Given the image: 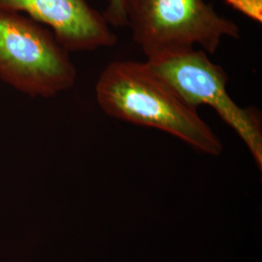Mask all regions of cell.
<instances>
[{
    "label": "cell",
    "instance_id": "4",
    "mask_svg": "<svg viewBox=\"0 0 262 262\" xmlns=\"http://www.w3.org/2000/svg\"><path fill=\"white\" fill-rule=\"evenodd\" d=\"M181 97L197 109L210 106L237 133L262 168L261 116L253 107H240L227 93L228 77L222 66L195 48L147 59Z\"/></svg>",
    "mask_w": 262,
    "mask_h": 262
},
{
    "label": "cell",
    "instance_id": "3",
    "mask_svg": "<svg viewBox=\"0 0 262 262\" xmlns=\"http://www.w3.org/2000/svg\"><path fill=\"white\" fill-rule=\"evenodd\" d=\"M127 28L147 59L199 46L215 54L239 26L205 0H128Z\"/></svg>",
    "mask_w": 262,
    "mask_h": 262
},
{
    "label": "cell",
    "instance_id": "2",
    "mask_svg": "<svg viewBox=\"0 0 262 262\" xmlns=\"http://www.w3.org/2000/svg\"><path fill=\"white\" fill-rule=\"evenodd\" d=\"M0 80L29 97L53 98L74 86L77 69L49 28L0 10Z\"/></svg>",
    "mask_w": 262,
    "mask_h": 262
},
{
    "label": "cell",
    "instance_id": "6",
    "mask_svg": "<svg viewBox=\"0 0 262 262\" xmlns=\"http://www.w3.org/2000/svg\"><path fill=\"white\" fill-rule=\"evenodd\" d=\"M106 8L103 16L111 28H125L127 26L128 0H104Z\"/></svg>",
    "mask_w": 262,
    "mask_h": 262
},
{
    "label": "cell",
    "instance_id": "1",
    "mask_svg": "<svg viewBox=\"0 0 262 262\" xmlns=\"http://www.w3.org/2000/svg\"><path fill=\"white\" fill-rule=\"evenodd\" d=\"M95 99L107 116L169 133L195 150L219 156L220 138L148 61L115 60L95 84Z\"/></svg>",
    "mask_w": 262,
    "mask_h": 262
},
{
    "label": "cell",
    "instance_id": "7",
    "mask_svg": "<svg viewBox=\"0 0 262 262\" xmlns=\"http://www.w3.org/2000/svg\"><path fill=\"white\" fill-rule=\"evenodd\" d=\"M232 9L257 24L262 23V0H224Z\"/></svg>",
    "mask_w": 262,
    "mask_h": 262
},
{
    "label": "cell",
    "instance_id": "5",
    "mask_svg": "<svg viewBox=\"0 0 262 262\" xmlns=\"http://www.w3.org/2000/svg\"><path fill=\"white\" fill-rule=\"evenodd\" d=\"M0 10L43 25L69 53L113 47L118 41L103 14L86 0H0Z\"/></svg>",
    "mask_w": 262,
    "mask_h": 262
}]
</instances>
